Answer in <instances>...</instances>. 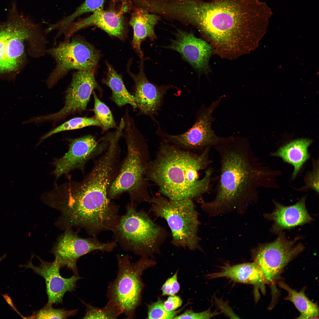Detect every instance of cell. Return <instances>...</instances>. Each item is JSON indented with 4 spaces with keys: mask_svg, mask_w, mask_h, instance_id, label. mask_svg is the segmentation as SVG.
I'll list each match as a JSON object with an SVG mask.
<instances>
[{
    "mask_svg": "<svg viewBox=\"0 0 319 319\" xmlns=\"http://www.w3.org/2000/svg\"><path fill=\"white\" fill-rule=\"evenodd\" d=\"M118 271L115 279L109 284L107 297L118 307L128 319H132L141 302L143 271L153 263L148 256L132 264L128 254L116 255Z\"/></svg>",
    "mask_w": 319,
    "mask_h": 319,
    "instance_id": "ba28073f",
    "label": "cell"
},
{
    "mask_svg": "<svg viewBox=\"0 0 319 319\" xmlns=\"http://www.w3.org/2000/svg\"><path fill=\"white\" fill-rule=\"evenodd\" d=\"M0 24V76L16 73L26 61L25 43L34 55L44 52L48 42L40 26L19 12L15 3Z\"/></svg>",
    "mask_w": 319,
    "mask_h": 319,
    "instance_id": "277c9868",
    "label": "cell"
},
{
    "mask_svg": "<svg viewBox=\"0 0 319 319\" xmlns=\"http://www.w3.org/2000/svg\"><path fill=\"white\" fill-rule=\"evenodd\" d=\"M273 242L263 244L255 250L254 261L262 271L268 283H274L279 278L284 267L302 251V244L296 240L287 239L279 232Z\"/></svg>",
    "mask_w": 319,
    "mask_h": 319,
    "instance_id": "8fae6325",
    "label": "cell"
},
{
    "mask_svg": "<svg viewBox=\"0 0 319 319\" xmlns=\"http://www.w3.org/2000/svg\"><path fill=\"white\" fill-rule=\"evenodd\" d=\"M94 106L93 109L95 116L101 125L104 131L116 128L114 118L109 108L98 98L94 92Z\"/></svg>",
    "mask_w": 319,
    "mask_h": 319,
    "instance_id": "83f0119b",
    "label": "cell"
},
{
    "mask_svg": "<svg viewBox=\"0 0 319 319\" xmlns=\"http://www.w3.org/2000/svg\"><path fill=\"white\" fill-rule=\"evenodd\" d=\"M211 147L199 154L162 142L154 159L148 162L146 180L158 188L161 194L173 200L201 199L210 190L213 169L209 167L199 179L198 172L211 163Z\"/></svg>",
    "mask_w": 319,
    "mask_h": 319,
    "instance_id": "3957f363",
    "label": "cell"
},
{
    "mask_svg": "<svg viewBox=\"0 0 319 319\" xmlns=\"http://www.w3.org/2000/svg\"><path fill=\"white\" fill-rule=\"evenodd\" d=\"M106 76L102 80L112 91V99L119 107L129 104L134 109L137 108L133 95L128 92L123 82L122 77L113 67L106 62Z\"/></svg>",
    "mask_w": 319,
    "mask_h": 319,
    "instance_id": "603a6c76",
    "label": "cell"
},
{
    "mask_svg": "<svg viewBox=\"0 0 319 319\" xmlns=\"http://www.w3.org/2000/svg\"><path fill=\"white\" fill-rule=\"evenodd\" d=\"M66 230L58 239L52 252L61 267L66 266L74 275H78L77 262L82 256L95 250L110 252L116 247L115 241L108 243L99 241L95 237L83 238L71 228Z\"/></svg>",
    "mask_w": 319,
    "mask_h": 319,
    "instance_id": "7c38bea8",
    "label": "cell"
},
{
    "mask_svg": "<svg viewBox=\"0 0 319 319\" xmlns=\"http://www.w3.org/2000/svg\"><path fill=\"white\" fill-rule=\"evenodd\" d=\"M131 202L112 231L115 241L125 251L141 256L158 253L166 232L144 212L136 210Z\"/></svg>",
    "mask_w": 319,
    "mask_h": 319,
    "instance_id": "8992f818",
    "label": "cell"
},
{
    "mask_svg": "<svg viewBox=\"0 0 319 319\" xmlns=\"http://www.w3.org/2000/svg\"><path fill=\"white\" fill-rule=\"evenodd\" d=\"M318 160L313 161L312 170L307 173L305 178V186L301 188L302 190L309 189L319 192V162Z\"/></svg>",
    "mask_w": 319,
    "mask_h": 319,
    "instance_id": "4dcf8cb0",
    "label": "cell"
},
{
    "mask_svg": "<svg viewBox=\"0 0 319 319\" xmlns=\"http://www.w3.org/2000/svg\"><path fill=\"white\" fill-rule=\"evenodd\" d=\"M224 96L221 95L208 107L202 105L197 112L194 123L186 132L178 135L171 134L159 126L156 130V135L161 138L162 142L189 151H203L207 147L214 148L228 141L232 136L227 137L219 136L211 127L212 123L215 120L213 113Z\"/></svg>",
    "mask_w": 319,
    "mask_h": 319,
    "instance_id": "30bf717a",
    "label": "cell"
},
{
    "mask_svg": "<svg viewBox=\"0 0 319 319\" xmlns=\"http://www.w3.org/2000/svg\"><path fill=\"white\" fill-rule=\"evenodd\" d=\"M148 308V318L149 319H172L181 310L167 311L164 307L162 301L160 300L149 305Z\"/></svg>",
    "mask_w": 319,
    "mask_h": 319,
    "instance_id": "f546056e",
    "label": "cell"
},
{
    "mask_svg": "<svg viewBox=\"0 0 319 319\" xmlns=\"http://www.w3.org/2000/svg\"><path fill=\"white\" fill-rule=\"evenodd\" d=\"M94 71L77 70L74 73L66 92L64 107L56 113L36 117V121L57 120L69 114L85 110L93 90L99 88Z\"/></svg>",
    "mask_w": 319,
    "mask_h": 319,
    "instance_id": "4fadbf2b",
    "label": "cell"
},
{
    "mask_svg": "<svg viewBox=\"0 0 319 319\" xmlns=\"http://www.w3.org/2000/svg\"><path fill=\"white\" fill-rule=\"evenodd\" d=\"M220 313L216 311L212 312L210 309L199 313H195L190 310L186 311L181 315H176L173 319H209Z\"/></svg>",
    "mask_w": 319,
    "mask_h": 319,
    "instance_id": "1f68e13d",
    "label": "cell"
},
{
    "mask_svg": "<svg viewBox=\"0 0 319 319\" xmlns=\"http://www.w3.org/2000/svg\"><path fill=\"white\" fill-rule=\"evenodd\" d=\"M175 38L170 44L163 46L178 52L199 74H207L210 71L209 62L213 54L212 47L203 39L196 38L191 31L177 29Z\"/></svg>",
    "mask_w": 319,
    "mask_h": 319,
    "instance_id": "9a60e30c",
    "label": "cell"
},
{
    "mask_svg": "<svg viewBox=\"0 0 319 319\" xmlns=\"http://www.w3.org/2000/svg\"><path fill=\"white\" fill-rule=\"evenodd\" d=\"M3 258L2 257L0 258V261L2 260V259H3Z\"/></svg>",
    "mask_w": 319,
    "mask_h": 319,
    "instance_id": "74e56055",
    "label": "cell"
},
{
    "mask_svg": "<svg viewBox=\"0 0 319 319\" xmlns=\"http://www.w3.org/2000/svg\"><path fill=\"white\" fill-rule=\"evenodd\" d=\"M91 26L97 27L109 35L120 39L124 38L126 33L123 14L113 8L96 11L89 17L73 22L67 29L64 40H70L77 32Z\"/></svg>",
    "mask_w": 319,
    "mask_h": 319,
    "instance_id": "ac0fdd59",
    "label": "cell"
},
{
    "mask_svg": "<svg viewBox=\"0 0 319 319\" xmlns=\"http://www.w3.org/2000/svg\"><path fill=\"white\" fill-rule=\"evenodd\" d=\"M182 304V301L178 296H170L163 303L165 308L167 311H175L180 307Z\"/></svg>",
    "mask_w": 319,
    "mask_h": 319,
    "instance_id": "836d02e7",
    "label": "cell"
},
{
    "mask_svg": "<svg viewBox=\"0 0 319 319\" xmlns=\"http://www.w3.org/2000/svg\"><path fill=\"white\" fill-rule=\"evenodd\" d=\"M111 1L113 4H118L122 7L124 8L129 7L132 4V0H111Z\"/></svg>",
    "mask_w": 319,
    "mask_h": 319,
    "instance_id": "d590c367",
    "label": "cell"
},
{
    "mask_svg": "<svg viewBox=\"0 0 319 319\" xmlns=\"http://www.w3.org/2000/svg\"><path fill=\"white\" fill-rule=\"evenodd\" d=\"M81 301L86 307L85 314L82 318L83 319H116L122 314L121 309L109 300L102 308Z\"/></svg>",
    "mask_w": 319,
    "mask_h": 319,
    "instance_id": "484cf974",
    "label": "cell"
},
{
    "mask_svg": "<svg viewBox=\"0 0 319 319\" xmlns=\"http://www.w3.org/2000/svg\"><path fill=\"white\" fill-rule=\"evenodd\" d=\"M123 135L127 147V154L118 174L109 189L111 200L124 193L129 195L131 202H148L149 195L145 178L148 162L146 161L147 144L129 115H125Z\"/></svg>",
    "mask_w": 319,
    "mask_h": 319,
    "instance_id": "5b68a950",
    "label": "cell"
},
{
    "mask_svg": "<svg viewBox=\"0 0 319 319\" xmlns=\"http://www.w3.org/2000/svg\"><path fill=\"white\" fill-rule=\"evenodd\" d=\"M108 145V141L105 136L99 141L90 135L73 140L68 151L54 161L55 168L53 173L58 178L74 169L82 170L87 161L101 155Z\"/></svg>",
    "mask_w": 319,
    "mask_h": 319,
    "instance_id": "5bb4252c",
    "label": "cell"
},
{
    "mask_svg": "<svg viewBox=\"0 0 319 319\" xmlns=\"http://www.w3.org/2000/svg\"><path fill=\"white\" fill-rule=\"evenodd\" d=\"M2 295L5 300L12 308V310L16 312L22 318H25V317L23 316L17 310V309L14 304L11 298L7 294H3Z\"/></svg>",
    "mask_w": 319,
    "mask_h": 319,
    "instance_id": "8d00e7d4",
    "label": "cell"
},
{
    "mask_svg": "<svg viewBox=\"0 0 319 319\" xmlns=\"http://www.w3.org/2000/svg\"><path fill=\"white\" fill-rule=\"evenodd\" d=\"M177 272L172 277L168 278L162 285L161 289L163 295H174L178 292L180 286L177 280Z\"/></svg>",
    "mask_w": 319,
    "mask_h": 319,
    "instance_id": "d6a6232c",
    "label": "cell"
},
{
    "mask_svg": "<svg viewBox=\"0 0 319 319\" xmlns=\"http://www.w3.org/2000/svg\"><path fill=\"white\" fill-rule=\"evenodd\" d=\"M275 208L270 213L265 214V217L272 221V232L279 233L311 222L313 219L308 214L305 205V197L301 198L294 205L284 206L274 201Z\"/></svg>",
    "mask_w": 319,
    "mask_h": 319,
    "instance_id": "d6986e66",
    "label": "cell"
},
{
    "mask_svg": "<svg viewBox=\"0 0 319 319\" xmlns=\"http://www.w3.org/2000/svg\"><path fill=\"white\" fill-rule=\"evenodd\" d=\"M214 302L216 306L226 315L232 318H239L238 316L234 313L227 303L222 300L214 297Z\"/></svg>",
    "mask_w": 319,
    "mask_h": 319,
    "instance_id": "e575fe53",
    "label": "cell"
},
{
    "mask_svg": "<svg viewBox=\"0 0 319 319\" xmlns=\"http://www.w3.org/2000/svg\"><path fill=\"white\" fill-rule=\"evenodd\" d=\"M77 312V309H55L52 305L47 303L40 309L33 312L31 315L25 317V319H66L75 315Z\"/></svg>",
    "mask_w": 319,
    "mask_h": 319,
    "instance_id": "f1b7e54d",
    "label": "cell"
},
{
    "mask_svg": "<svg viewBox=\"0 0 319 319\" xmlns=\"http://www.w3.org/2000/svg\"><path fill=\"white\" fill-rule=\"evenodd\" d=\"M208 277L209 279L226 277L235 281L251 284L254 287L257 299L258 290L264 293L265 284L268 283L262 271L255 262L227 265L219 272L209 274Z\"/></svg>",
    "mask_w": 319,
    "mask_h": 319,
    "instance_id": "ffe728a7",
    "label": "cell"
},
{
    "mask_svg": "<svg viewBox=\"0 0 319 319\" xmlns=\"http://www.w3.org/2000/svg\"><path fill=\"white\" fill-rule=\"evenodd\" d=\"M254 5L253 0H196L191 25L213 54L236 59L251 50Z\"/></svg>",
    "mask_w": 319,
    "mask_h": 319,
    "instance_id": "7a4b0ae2",
    "label": "cell"
},
{
    "mask_svg": "<svg viewBox=\"0 0 319 319\" xmlns=\"http://www.w3.org/2000/svg\"><path fill=\"white\" fill-rule=\"evenodd\" d=\"M141 59L137 74L129 71L134 83V96L140 113L149 116L157 123L155 116L160 109L165 95L173 87L172 85L158 86L149 81L144 70V59Z\"/></svg>",
    "mask_w": 319,
    "mask_h": 319,
    "instance_id": "2e32d148",
    "label": "cell"
},
{
    "mask_svg": "<svg viewBox=\"0 0 319 319\" xmlns=\"http://www.w3.org/2000/svg\"><path fill=\"white\" fill-rule=\"evenodd\" d=\"M90 126L101 127L99 122L94 116L91 117H76L64 123L51 131L41 138L39 143L51 136L63 131L82 128Z\"/></svg>",
    "mask_w": 319,
    "mask_h": 319,
    "instance_id": "4316f807",
    "label": "cell"
},
{
    "mask_svg": "<svg viewBox=\"0 0 319 319\" xmlns=\"http://www.w3.org/2000/svg\"><path fill=\"white\" fill-rule=\"evenodd\" d=\"M148 202L154 215L166 221L173 245L191 250L198 248L199 222L193 200H173L158 195L150 197Z\"/></svg>",
    "mask_w": 319,
    "mask_h": 319,
    "instance_id": "52a82bcc",
    "label": "cell"
},
{
    "mask_svg": "<svg viewBox=\"0 0 319 319\" xmlns=\"http://www.w3.org/2000/svg\"><path fill=\"white\" fill-rule=\"evenodd\" d=\"M105 0H85L72 14L56 22L60 29L66 30L69 25L78 17L85 13L104 9Z\"/></svg>",
    "mask_w": 319,
    "mask_h": 319,
    "instance_id": "d4e9b609",
    "label": "cell"
},
{
    "mask_svg": "<svg viewBox=\"0 0 319 319\" xmlns=\"http://www.w3.org/2000/svg\"><path fill=\"white\" fill-rule=\"evenodd\" d=\"M312 142L311 139L302 138L294 140L281 147L272 153V156L280 157L294 167L292 175L295 178L305 163L310 157L308 148Z\"/></svg>",
    "mask_w": 319,
    "mask_h": 319,
    "instance_id": "7402d4cb",
    "label": "cell"
},
{
    "mask_svg": "<svg viewBox=\"0 0 319 319\" xmlns=\"http://www.w3.org/2000/svg\"><path fill=\"white\" fill-rule=\"evenodd\" d=\"M46 53L54 59L56 65L46 80L49 88L53 87L69 71H95L100 57L99 51L80 35L70 40H64L47 49Z\"/></svg>",
    "mask_w": 319,
    "mask_h": 319,
    "instance_id": "9c48e42d",
    "label": "cell"
},
{
    "mask_svg": "<svg viewBox=\"0 0 319 319\" xmlns=\"http://www.w3.org/2000/svg\"><path fill=\"white\" fill-rule=\"evenodd\" d=\"M129 23L133 30L132 45L134 49L141 59L144 53L141 48L142 42L147 38L154 41L157 38L154 28L161 19L159 15L149 13L141 8H135L133 10Z\"/></svg>",
    "mask_w": 319,
    "mask_h": 319,
    "instance_id": "44dd1931",
    "label": "cell"
},
{
    "mask_svg": "<svg viewBox=\"0 0 319 319\" xmlns=\"http://www.w3.org/2000/svg\"><path fill=\"white\" fill-rule=\"evenodd\" d=\"M214 148L220 159L216 195L212 201L203 202L202 208L215 215L255 201L258 190L264 187L270 172L254 155L248 140L232 136Z\"/></svg>",
    "mask_w": 319,
    "mask_h": 319,
    "instance_id": "6da1fadb",
    "label": "cell"
},
{
    "mask_svg": "<svg viewBox=\"0 0 319 319\" xmlns=\"http://www.w3.org/2000/svg\"><path fill=\"white\" fill-rule=\"evenodd\" d=\"M37 257L40 262L39 266H34L31 259L27 264L19 266L32 269L45 279L48 297L47 303L52 305L62 303L65 293L75 290L76 283L81 277L74 275L70 278H64L61 275L60 270L61 267L56 261L48 262Z\"/></svg>",
    "mask_w": 319,
    "mask_h": 319,
    "instance_id": "e0dca14e",
    "label": "cell"
},
{
    "mask_svg": "<svg viewBox=\"0 0 319 319\" xmlns=\"http://www.w3.org/2000/svg\"><path fill=\"white\" fill-rule=\"evenodd\" d=\"M278 284L280 287L285 289L287 293L285 299L292 302L300 312V315L298 318H318L319 308L318 305L306 297L303 291L297 292L282 281L279 282Z\"/></svg>",
    "mask_w": 319,
    "mask_h": 319,
    "instance_id": "cb8c5ba5",
    "label": "cell"
}]
</instances>
